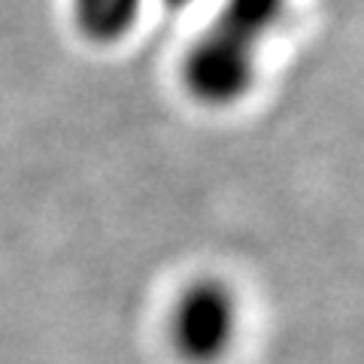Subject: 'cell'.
Segmentation results:
<instances>
[{
    "instance_id": "obj_2",
    "label": "cell",
    "mask_w": 364,
    "mask_h": 364,
    "mask_svg": "<svg viewBox=\"0 0 364 364\" xmlns=\"http://www.w3.org/2000/svg\"><path fill=\"white\" fill-rule=\"evenodd\" d=\"M173 343L188 361H213L231 346L237 331V306L222 282L200 279L182 291L173 306Z\"/></svg>"
},
{
    "instance_id": "obj_3",
    "label": "cell",
    "mask_w": 364,
    "mask_h": 364,
    "mask_svg": "<svg viewBox=\"0 0 364 364\" xmlns=\"http://www.w3.org/2000/svg\"><path fill=\"white\" fill-rule=\"evenodd\" d=\"M76 31L95 46L124 40L140 21L143 0H70Z\"/></svg>"
},
{
    "instance_id": "obj_1",
    "label": "cell",
    "mask_w": 364,
    "mask_h": 364,
    "mask_svg": "<svg viewBox=\"0 0 364 364\" xmlns=\"http://www.w3.org/2000/svg\"><path fill=\"white\" fill-rule=\"evenodd\" d=\"M291 0H222L215 18L186 49L179 79L203 107H234L258 79L261 46L286 18Z\"/></svg>"
},
{
    "instance_id": "obj_4",
    "label": "cell",
    "mask_w": 364,
    "mask_h": 364,
    "mask_svg": "<svg viewBox=\"0 0 364 364\" xmlns=\"http://www.w3.org/2000/svg\"><path fill=\"white\" fill-rule=\"evenodd\" d=\"M191 4H198V0H161V6L170 9V13H182V9H188Z\"/></svg>"
}]
</instances>
